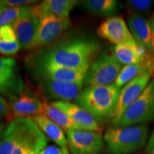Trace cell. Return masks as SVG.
Here are the masks:
<instances>
[{
  "label": "cell",
  "mask_w": 154,
  "mask_h": 154,
  "mask_svg": "<svg viewBox=\"0 0 154 154\" xmlns=\"http://www.w3.org/2000/svg\"><path fill=\"white\" fill-rule=\"evenodd\" d=\"M154 2L152 0H128L126 6L130 14L142 15L151 11Z\"/></svg>",
  "instance_id": "d4e9b609"
},
{
  "label": "cell",
  "mask_w": 154,
  "mask_h": 154,
  "mask_svg": "<svg viewBox=\"0 0 154 154\" xmlns=\"http://www.w3.org/2000/svg\"><path fill=\"white\" fill-rule=\"evenodd\" d=\"M33 77L62 82L84 83L88 69H74L54 64L26 65Z\"/></svg>",
  "instance_id": "30bf717a"
},
{
  "label": "cell",
  "mask_w": 154,
  "mask_h": 154,
  "mask_svg": "<svg viewBox=\"0 0 154 154\" xmlns=\"http://www.w3.org/2000/svg\"><path fill=\"white\" fill-rule=\"evenodd\" d=\"M78 3L76 0H45L32 7V11L39 19L47 16L69 17Z\"/></svg>",
  "instance_id": "ac0fdd59"
},
{
  "label": "cell",
  "mask_w": 154,
  "mask_h": 154,
  "mask_svg": "<svg viewBox=\"0 0 154 154\" xmlns=\"http://www.w3.org/2000/svg\"><path fill=\"white\" fill-rule=\"evenodd\" d=\"M7 7V5L5 4V1L0 0V10H3Z\"/></svg>",
  "instance_id": "836d02e7"
},
{
  "label": "cell",
  "mask_w": 154,
  "mask_h": 154,
  "mask_svg": "<svg viewBox=\"0 0 154 154\" xmlns=\"http://www.w3.org/2000/svg\"><path fill=\"white\" fill-rule=\"evenodd\" d=\"M69 17L47 16L40 19L37 32L31 49H39L52 44L69 27Z\"/></svg>",
  "instance_id": "7c38bea8"
},
{
  "label": "cell",
  "mask_w": 154,
  "mask_h": 154,
  "mask_svg": "<svg viewBox=\"0 0 154 154\" xmlns=\"http://www.w3.org/2000/svg\"><path fill=\"white\" fill-rule=\"evenodd\" d=\"M146 154H154V131L152 133L149 142H148Z\"/></svg>",
  "instance_id": "4dcf8cb0"
},
{
  "label": "cell",
  "mask_w": 154,
  "mask_h": 154,
  "mask_svg": "<svg viewBox=\"0 0 154 154\" xmlns=\"http://www.w3.org/2000/svg\"><path fill=\"white\" fill-rule=\"evenodd\" d=\"M128 25L133 37L136 43L153 53L151 43V28L149 20L143 15L130 14L128 17Z\"/></svg>",
  "instance_id": "d6986e66"
},
{
  "label": "cell",
  "mask_w": 154,
  "mask_h": 154,
  "mask_svg": "<svg viewBox=\"0 0 154 154\" xmlns=\"http://www.w3.org/2000/svg\"><path fill=\"white\" fill-rule=\"evenodd\" d=\"M34 122L48 138L59 146H66L68 140L62 128L42 113L32 117Z\"/></svg>",
  "instance_id": "ffe728a7"
},
{
  "label": "cell",
  "mask_w": 154,
  "mask_h": 154,
  "mask_svg": "<svg viewBox=\"0 0 154 154\" xmlns=\"http://www.w3.org/2000/svg\"><path fill=\"white\" fill-rule=\"evenodd\" d=\"M150 24H151V43H152V47H153V54H154V14L151 16V18L149 19Z\"/></svg>",
  "instance_id": "1f68e13d"
},
{
  "label": "cell",
  "mask_w": 154,
  "mask_h": 154,
  "mask_svg": "<svg viewBox=\"0 0 154 154\" xmlns=\"http://www.w3.org/2000/svg\"><path fill=\"white\" fill-rule=\"evenodd\" d=\"M37 1L34 0H5V4L7 7H23L27 5L37 3Z\"/></svg>",
  "instance_id": "f1b7e54d"
},
{
  "label": "cell",
  "mask_w": 154,
  "mask_h": 154,
  "mask_svg": "<svg viewBox=\"0 0 154 154\" xmlns=\"http://www.w3.org/2000/svg\"><path fill=\"white\" fill-rule=\"evenodd\" d=\"M3 10H4V9H3ZM3 10H0V14H1V13H2V11Z\"/></svg>",
  "instance_id": "e575fe53"
},
{
  "label": "cell",
  "mask_w": 154,
  "mask_h": 154,
  "mask_svg": "<svg viewBox=\"0 0 154 154\" xmlns=\"http://www.w3.org/2000/svg\"><path fill=\"white\" fill-rule=\"evenodd\" d=\"M151 67L149 64H131L123 66L113 84L120 88L144 72H151Z\"/></svg>",
  "instance_id": "603a6c76"
},
{
  "label": "cell",
  "mask_w": 154,
  "mask_h": 154,
  "mask_svg": "<svg viewBox=\"0 0 154 154\" xmlns=\"http://www.w3.org/2000/svg\"><path fill=\"white\" fill-rule=\"evenodd\" d=\"M21 70L14 58L0 57V96L11 101L24 91Z\"/></svg>",
  "instance_id": "52a82bcc"
},
{
  "label": "cell",
  "mask_w": 154,
  "mask_h": 154,
  "mask_svg": "<svg viewBox=\"0 0 154 154\" xmlns=\"http://www.w3.org/2000/svg\"><path fill=\"white\" fill-rule=\"evenodd\" d=\"M39 92L46 99L69 102L76 100L83 90L84 83L62 82L34 77Z\"/></svg>",
  "instance_id": "9c48e42d"
},
{
  "label": "cell",
  "mask_w": 154,
  "mask_h": 154,
  "mask_svg": "<svg viewBox=\"0 0 154 154\" xmlns=\"http://www.w3.org/2000/svg\"><path fill=\"white\" fill-rule=\"evenodd\" d=\"M122 68L113 51H103L97 56L88 68L84 84L87 86L111 85L114 84Z\"/></svg>",
  "instance_id": "5b68a950"
},
{
  "label": "cell",
  "mask_w": 154,
  "mask_h": 154,
  "mask_svg": "<svg viewBox=\"0 0 154 154\" xmlns=\"http://www.w3.org/2000/svg\"><path fill=\"white\" fill-rule=\"evenodd\" d=\"M9 113V104L3 96H0V119L8 117Z\"/></svg>",
  "instance_id": "f546056e"
},
{
  "label": "cell",
  "mask_w": 154,
  "mask_h": 154,
  "mask_svg": "<svg viewBox=\"0 0 154 154\" xmlns=\"http://www.w3.org/2000/svg\"><path fill=\"white\" fill-rule=\"evenodd\" d=\"M5 124H0V143H1V139H2V136L3 132L5 131Z\"/></svg>",
  "instance_id": "d6a6232c"
},
{
  "label": "cell",
  "mask_w": 154,
  "mask_h": 154,
  "mask_svg": "<svg viewBox=\"0 0 154 154\" xmlns=\"http://www.w3.org/2000/svg\"><path fill=\"white\" fill-rule=\"evenodd\" d=\"M38 154H71L67 146H47Z\"/></svg>",
  "instance_id": "83f0119b"
},
{
  "label": "cell",
  "mask_w": 154,
  "mask_h": 154,
  "mask_svg": "<svg viewBox=\"0 0 154 154\" xmlns=\"http://www.w3.org/2000/svg\"><path fill=\"white\" fill-rule=\"evenodd\" d=\"M81 5L88 12L106 17H112L122 7L121 2L116 0H84L81 2Z\"/></svg>",
  "instance_id": "44dd1931"
},
{
  "label": "cell",
  "mask_w": 154,
  "mask_h": 154,
  "mask_svg": "<svg viewBox=\"0 0 154 154\" xmlns=\"http://www.w3.org/2000/svg\"><path fill=\"white\" fill-rule=\"evenodd\" d=\"M99 37L118 44H137L122 17L112 16L103 21L97 29Z\"/></svg>",
  "instance_id": "4fadbf2b"
},
{
  "label": "cell",
  "mask_w": 154,
  "mask_h": 154,
  "mask_svg": "<svg viewBox=\"0 0 154 154\" xmlns=\"http://www.w3.org/2000/svg\"><path fill=\"white\" fill-rule=\"evenodd\" d=\"M121 88L114 84L88 86L77 98V104L89 112L98 122L111 119L114 112Z\"/></svg>",
  "instance_id": "3957f363"
},
{
  "label": "cell",
  "mask_w": 154,
  "mask_h": 154,
  "mask_svg": "<svg viewBox=\"0 0 154 154\" xmlns=\"http://www.w3.org/2000/svg\"><path fill=\"white\" fill-rule=\"evenodd\" d=\"M48 141L49 138L32 118L15 119L4 131L0 154H38Z\"/></svg>",
  "instance_id": "7a4b0ae2"
},
{
  "label": "cell",
  "mask_w": 154,
  "mask_h": 154,
  "mask_svg": "<svg viewBox=\"0 0 154 154\" xmlns=\"http://www.w3.org/2000/svg\"><path fill=\"white\" fill-rule=\"evenodd\" d=\"M148 135L149 127L146 124L111 126L106 130L103 139L111 154H130L146 145Z\"/></svg>",
  "instance_id": "277c9868"
},
{
  "label": "cell",
  "mask_w": 154,
  "mask_h": 154,
  "mask_svg": "<svg viewBox=\"0 0 154 154\" xmlns=\"http://www.w3.org/2000/svg\"><path fill=\"white\" fill-rule=\"evenodd\" d=\"M51 104L66 113L81 129L99 133L101 131L96 119L80 106L66 101H53Z\"/></svg>",
  "instance_id": "9a60e30c"
},
{
  "label": "cell",
  "mask_w": 154,
  "mask_h": 154,
  "mask_svg": "<svg viewBox=\"0 0 154 154\" xmlns=\"http://www.w3.org/2000/svg\"><path fill=\"white\" fill-rule=\"evenodd\" d=\"M32 7H6L0 14V27L11 24L17 19L30 12Z\"/></svg>",
  "instance_id": "cb8c5ba5"
},
{
  "label": "cell",
  "mask_w": 154,
  "mask_h": 154,
  "mask_svg": "<svg viewBox=\"0 0 154 154\" xmlns=\"http://www.w3.org/2000/svg\"><path fill=\"white\" fill-rule=\"evenodd\" d=\"M40 19L30 12L21 17L11 24L21 49H31L37 32Z\"/></svg>",
  "instance_id": "2e32d148"
},
{
  "label": "cell",
  "mask_w": 154,
  "mask_h": 154,
  "mask_svg": "<svg viewBox=\"0 0 154 154\" xmlns=\"http://www.w3.org/2000/svg\"><path fill=\"white\" fill-rule=\"evenodd\" d=\"M42 105L43 102L33 90L24 88L20 95L11 101L9 116L11 121L18 118H32L42 113Z\"/></svg>",
  "instance_id": "5bb4252c"
},
{
  "label": "cell",
  "mask_w": 154,
  "mask_h": 154,
  "mask_svg": "<svg viewBox=\"0 0 154 154\" xmlns=\"http://www.w3.org/2000/svg\"><path fill=\"white\" fill-rule=\"evenodd\" d=\"M20 49L19 42L13 43H4L0 42V54L5 55H14Z\"/></svg>",
  "instance_id": "4316f807"
},
{
  "label": "cell",
  "mask_w": 154,
  "mask_h": 154,
  "mask_svg": "<svg viewBox=\"0 0 154 154\" xmlns=\"http://www.w3.org/2000/svg\"><path fill=\"white\" fill-rule=\"evenodd\" d=\"M151 72L147 71L124 86L119 92L116 109L111 117V124L115 126L127 109L143 93L149 84Z\"/></svg>",
  "instance_id": "ba28073f"
},
{
  "label": "cell",
  "mask_w": 154,
  "mask_h": 154,
  "mask_svg": "<svg viewBox=\"0 0 154 154\" xmlns=\"http://www.w3.org/2000/svg\"><path fill=\"white\" fill-rule=\"evenodd\" d=\"M42 113L66 131L69 130L81 129L66 113L47 102H43Z\"/></svg>",
  "instance_id": "7402d4cb"
},
{
  "label": "cell",
  "mask_w": 154,
  "mask_h": 154,
  "mask_svg": "<svg viewBox=\"0 0 154 154\" xmlns=\"http://www.w3.org/2000/svg\"><path fill=\"white\" fill-rule=\"evenodd\" d=\"M154 120V80L121 116L115 126L125 127Z\"/></svg>",
  "instance_id": "8992f818"
},
{
  "label": "cell",
  "mask_w": 154,
  "mask_h": 154,
  "mask_svg": "<svg viewBox=\"0 0 154 154\" xmlns=\"http://www.w3.org/2000/svg\"><path fill=\"white\" fill-rule=\"evenodd\" d=\"M0 42L4 43H13L18 42L17 35L11 24L0 27Z\"/></svg>",
  "instance_id": "484cf974"
},
{
  "label": "cell",
  "mask_w": 154,
  "mask_h": 154,
  "mask_svg": "<svg viewBox=\"0 0 154 154\" xmlns=\"http://www.w3.org/2000/svg\"><path fill=\"white\" fill-rule=\"evenodd\" d=\"M113 54L121 64H149L147 50L139 44H118L113 48Z\"/></svg>",
  "instance_id": "e0dca14e"
},
{
  "label": "cell",
  "mask_w": 154,
  "mask_h": 154,
  "mask_svg": "<svg viewBox=\"0 0 154 154\" xmlns=\"http://www.w3.org/2000/svg\"><path fill=\"white\" fill-rule=\"evenodd\" d=\"M67 140L71 154H99L104 147L103 138L99 132L69 130Z\"/></svg>",
  "instance_id": "8fae6325"
},
{
  "label": "cell",
  "mask_w": 154,
  "mask_h": 154,
  "mask_svg": "<svg viewBox=\"0 0 154 154\" xmlns=\"http://www.w3.org/2000/svg\"><path fill=\"white\" fill-rule=\"evenodd\" d=\"M101 50V44L94 37L72 35L36 49L25 58L26 65L54 64L88 69Z\"/></svg>",
  "instance_id": "6da1fadb"
}]
</instances>
